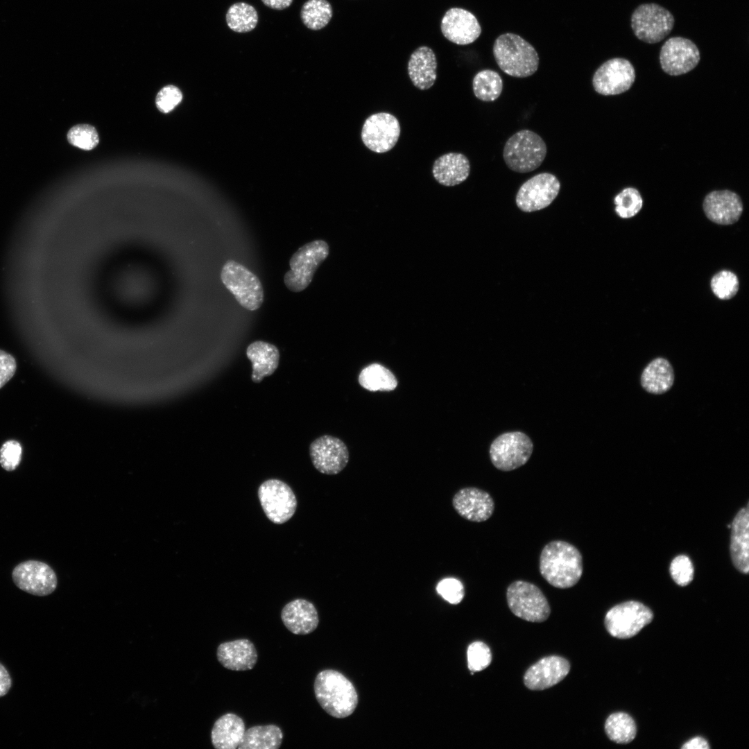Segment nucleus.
Wrapping results in <instances>:
<instances>
[{
  "mask_svg": "<svg viewBox=\"0 0 749 749\" xmlns=\"http://www.w3.org/2000/svg\"><path fill=\"white\" fill-rule=\"evenodd\" d=\"M452 506L461 517L473 522L488 520L494 510L492 496L475 487L463 488L457 491L453 496Z\"/></svg>",
  "mask_w": 749,
  "mask_h": 749,
  "instance_id": "nucleus-18",
  "label": "nucleus"
},
{
  "mask_svg": "<svg viewBox=\"0 0 749 749\" xmlns=\"http://www.w3.org/2000/svg\"><path fill=\"white\" fill-rule=\"evenodd\" d=\"M15 584L21 590L36 596L51 594L57 587L54 571L46 563L29 560L20 563L12 574Z\"/></svg>",
  "mask_w": 749,
  "mask_h": 749,
  "instance_id": "nucleus-17",
  "label": "nucleus"
},
{
  "mask_svg": "<svg viewBox=\"0 0 749 749\" xmlns=\"http://www.w3.org/2000/svg\"><path fill=\"white\" fill-rule=\"evenodd\" d=\"M467 666L470 671H480L487 668L492 661L489 647L482 642L472 643L467 648Z\"/></svg>",
  "mask_w": 749,
  "mask_h": 749,
  "instance_id": "nucleus-39",
  "label": "nucleus"
},
{
  "mask_svg": "<svg viewBox=\"0 0 749 749\" xmlns=\"http://www.w3.org/2000/svg\"><path fill=\"white\" fill-rule=\"evenodd\" d=\"M329 252V245L322 239L300 247L290 259V270L284 276L286 288L293 292L304 290L311 282L318 268L328 257Z\"/></svg>",
  "mask_w": 749,
  "mask_h": 749,
  "instance_id": "nucleus-5",
  "label": "nucleus"
},
{
  "mask_svg": "<svg viewBox=\"0 0 749 749\" xmlns=\"http://www.w3.org/2000/svg\"><path fill=\"white\" fill-rule=\"evenodd\" d=\"M16 369L17 363L12 355L0 350V388L13 377Z\"/></svg>",
  "mask_w": 749,
  "mask_h": 749,
  "instance_id": "nucleus-44",
  "label": "nucleus"
},
{
  "mask_svg": "<svg viewBox=\"0 0 749 749\" xmlns=\"http://www.w3.org/2000/svg\"><path fill=\"white\" fill-rule=\"evenodd\" d=\"M700 51L689 39L673 37L662 45L660 62L662 70L671 76H680L694 69L699 63Z\"/></svg>",
  "mask_w": 749,
  "mask_h": 749,
  "instance_id": "nucleus-16",
  "label": "nucleus"
},
{
  "mask_svg": "<svg viewBox=\"0 0 749 749\" xmlns=\"http://www.w3.org/2000/svg\"><path fill=\"white\" fill-rule=\"evenodd\" d=\"M359 384L370 391H391L396 388L398 381L394 374L379 363L364 368L359 376Z\"/></svg>",
  "mask_w": 749,
  "mask_h": 749,
  "instance_id": "nucleus-31",
  "label": "nucleus"
},
{
  "mask_svg": "<svg viewBox=\"0 0 749 749\" xmlns=\"http://www.w3.org/2000/svg\"><path fill=\"white\" fill-rule=\"evenodd\" d=\"M309 456L314 467L327 475H336L342 472L350 458L346 445L341 439L330 435L320 436L311 442Z\"/></svg>",
  "mask_w": 749,
  "mask_h": 749,
  "instance_id": "nucleus-15",
  "label": "nucleus"
},
{
  "mask_svg": "<svg viewBox=\"0 0 749 749\" xmlns=\"http://www.w3.org/2000/svg\"><path fill=\"white\" fill-rule=\"evenodd\" d=\"M314 693L321 707L330 716L343 718L351 715L358 704V695L352 683L335 670L318 673Z\"/></svg>",
  "mask_w": 749,
  "mask_h": 749,
  "instance_id": "nucleus-2",
  "label": "nucleus"
},
{
  "mask_svg": "<svg viewBox=\"0 0 749 749\" xmlns=\"http://www.w3.org/2000/svg\"><path fill=\"white\" fill-rule=\"evenodd\" d=\"M739 279L732 271L723 270L711 279L710 286L714 294L721 300L732 298L739 291Z\"/></svg>",
  "mask_w": 749,
  "mask_h": 749,
  "instance_id": "nucleus-37",
  "label": "nucleus"
},
{
  "mask_svg": "<svg viewBox=\"0 0 749 749\" xmlns=\"http://www.w3.org/2000/svg\"><path fill=\"white\" fill-rule=\"evenodd\" d=\"M440 28L445 38L458 45L474 42L481 33V27L476 17L471 12L461 8L449 9L442 18Z\"/></svg>",
  "mask_w": 749,
  "mask_h": 749,
  "instance_id": "nucleus-19",
  "label": "nucleus"
},
{
  "mask_svg": "<svg viewBox=\"0 0 749 749\" xmlns=\"http://www.w3.org/2000/svg\"><path fill=\"white\" fill-rule=\"evenodd\" d=\"M246 356L252 363L251 379L254 383H260L264 377L272 375L278 368L279 351L270 343L263 341L251 343L246 348Z\"/></svg>",
  "mask_w": 749,
  "mask_h": 749,
  "instance_id": "nucleus-27",
  "label": "nucleus"
},
{
  "mask_svg": "<svg viewBox=\"0 0 749 749\" xmlns=\"http://www.w3.org/2000/svg\"><path fill=\"white\" fill-rule=\"evenodd\" d=\"M669 570L673 580L680 586H686L693 580L694 567L685 555L676 556L672 560Z\"/></svg>",
  "mask_w": 749,
  "mask_h": 749,
  "instance_id": "nucleus-40",
  "label": "nucleus"
},
{
  "mask_svg": "<svg viewBox=\"0 0 749 749\" xmlns=\"http://www.w3.org/2000/svg\"><path fill=\"white\" fill-rule=\"evenodd\" d=\"M293 0H261L267 7L273 10H284L289 8Z\"/></svg>",
  "mask_w": 749,
  "mask_h": 749,
  "instance_id": "nucleus-47",
  "label": "nucleus"
},
{
  "mask_svg": "<svg viewBox=\"0 0 749 749\" xmlns=\"http://www.w3.org/2000/svg\"><path fill=\"white\" fill-rule=\"evenodd\" d=\"M674 23L670 11L654 3L638 6L631 16V28L635 35L648 44H655L664 39L671 32Z\"/></svg>",
  "mask_w": 749,
  "mask_h": 749,
  "instance_id": "nucleus-8",
  "label": "nucleus"
},
{
  "mask_svg": "<svg viewBox=\"0 0 749 749\" xmlns=\"http://www.w3.org/2000/svg\"><path fill=\"white\" fill-rule=\"evenodd\" d=\"M245 731V723L240 716L233 713L225 714L213 725L211 732L212 745L217 749L238 748Z\"/></svg>",
  "mask_w": 749,
  "mask_h": 749,
  "instance_id": "nucleus-29",
  "label": "nucleus"
},
{
  "mask_svg": "<svg viewBox=\"0 0 749 749\" xmlns=\"http://www.w3.org/2000/svg\"><path fill=\"white\" fill-rule=\"evenodd\" d=\"M258 497L267 518L274 524L286 522L295 513L296 497L291 487L279 479L264 481L259 487Z\"/></svg>",
  "mask_w": 749,
  "mask_h": 749,
  "instance_id": "nucleus-11",
  "label": "nucleus"
},
{
  "mask_svg": "<svg viewBox=\"0 0 749 749\" xmlns=\"http://www.w3.org/2000/svg\"><path fill=\"white\" fill-rule=\"evenodd\" d=\"M547 148L536 132L521 130L506 142L503 157L507 166L517 173H528L537 169L546 155Z\"/></svg>",
  "mask_w": 749,
  "mask_h": 749,
  "instance_id": "nucleus-4",
  "label": "nucleus"
},
{
  "mask_svg": "<svg viewBox=\"0 0 749 749\" xmlns=\"http://www.w3.org/2000/svg\"><path fill=\"white\" fill-rule=\"evenodd\" d=\"M401 128L396 117L388 112H377L365 121L361 132L363 144L377 153H384L396 145Z\"/></svg>",
  "mask_w": 749,
  "mask_h": 749,
  "instance_id": "nucleus-12",
  "label": "nucleus"
},
{
  "mask_svg": "<svg viewBox=\"0 0 749 749\" xmlns=\"http://www.w3.org/2000/svg\"><path fill=\"white\" fill-rule=\"evenodd\" d=\"M748 508L741 509L732 524L730 555L734 567L741 573L749 570Z\"/></svg>",
  "mask_w": 749,
  "mask_h": 749,
  "instance_id": "nucleus-26",
  "label": "nucleus"
},
{
  "mask_svg": "<svg viewBox=\"0 0 749 749\" xmlns=\"http://www.w3.org/2000/svg\"><path fill=\"white\" fill-rule=\"evenodd\" d=\"M635 80V70L632 63L623 58H614L604 62L596 70L592 85L601 95H617L628 91Z\"/></svg>",
  "mask_w": 749,
  "mask_h": 749,
  "instance_id": "nucleus-14",
  "label": "nucleus"
},
{
  "mask_svg": "<svg viewBox=\"0 0 749 749\" xmlns=\"http://www.w3.org/2000/svg\"><path fill=\"white\" fill-rule=\"evenodd\" d=\"M216 656L223 667L232 671L252 669L258 657L254 644L248 639L221 643L217 648Z\"/></svg>",
  "mask_w": 749,
  "mask_h": 749,
  "instance_id": "nucleus-23",
  "label": "nucleus"
},
{
  "mask_svg": "<svg viewBox=\"0 0 749 749\" xmlns=\"http://www.w3.org/2000/svg\"><path fill=\"white\" fill-rule=\"evenodd\" d=\"M11 678L4 666L0 663V697L5 696L11 687Z\"/></svg>",
  "mask_w": 749,
  "mask_h": 749,
  "instance_id": "nucleus-45",
  "label": "nucleus"
},
{
  "mask_svg": "<svg viewBox=\"0 0 749 749\" xmlns=\"http://www.w3.org/2000/svg\"><path fill=\"white\" fill-rule=\"evenodd\" d=\"M560 182L550 173H540L533 176L519 187L516 204L523 212H532L548 207L557 197Z\"/></svg>",
  "mask_w": 749,
  "mask_h": 749,
  "instance_id": "nucleus-13",
  "label": "nucleus"
},
{
  "mask_svg": "<svg viewBox=\"0 0 749 749\" xmlns=\"http://www.w3.org/2000/svg\"><path fill=\"white\" fill-rule=\"evenodd\" d=\"M182 94L177 87L169 85L157 93L155 103L158 110L168 113L173 110L182 101Z\"/></svg>",
  "mask_w": 749,
  "mask_h": 749,
  "instance_id": "nucleus-41",
  "label": "nucleus"
},
{
  "mask_svg": "<svg viewBox=\"0 0 749 749\" xmlns=\"http://www.w3.org/2000/svg\"><path fill=\"white\" fill-rule=\"evenodd\" d=\"M539 569L542 576L551 585L569 588L577 584L583 575V557L574 545L562 540H553L542 549Z\"/></svg>",
  "mask_w": 749,
  "mask_h": 749,
  "instance_id": "nucleus-1",
  "label": "nucleus"
},
{
  "mask_svg": "<svg viewBox=\"0 0 749 749\" xmlns=\"http://www.w3.org/2000/svg\"><path fill=\"white\" fill-rule=\"evenodd\" d=\"M470 173L468 158L460 153H448L438 157L433 164L435 180L445 187H454L467 180Z\"/></svg>",
  "mask_w": 749,
  "mask_h": 749,
  "instance_id": "nucleus-25",
  "label": "nucleus"
},
{
  "mask_svg": "<svg viewBox=\"0 0 749 749\" xmlns=\"http://www.w3.org/2000/svg\"><path fill=\"white\" fill-rule=\"evenodd\" d=\"M333 15L332 5L327 0H308L302 6L300 18L309 29L318 31L325 28Z\"/></svg>",
  "mask_w": 749,
  "mask_h": 749,
  "instance_id": "nucleus-34",
  "label": "nucleus"
},
{
  "mask_svg": "<svg viewBox=\"0 0 749 749\" xmlns=\"http://www.w3.org/2000/svg\"><path fill=\"white\" fill-rule=\"evenodd\" d=\"M492 51L499 67L510 76L528 77L538 69L539 56L536 50L517 34L500 35L494 42Z\"/></svg>",
  "mask_w": 749,
  "mask_h": 749,
  "instance_id": "nucleus-3",
  "label": "nucleus"
},
{
  "mask_svg": "<svg viewBox=\"0 0 749 749\" xmlns=\"http://www.w3.org/2000/svg\"><path fill=\"white\" fill-rule=\"evenodd\" d=\"M674 379V370L671 363L664 357H657L643 370L640 384L647 393L661 395L671 388Z\"/></svg>",
  "mask_w": 749,
  "mask_h": 749,
  "instance_id": "nucleus-28",
  "label": "nucleus"
},
{
  "mask_svg": "<svg viewBox=\"0 0 749 749\" xmlns=\"http://www.w3.org/2000/svg\"><path fill=\"white\" fill-rule=\"evenodd\" d=\"M225 19L227 26L236 33H248L257 25L259 16L256 9L246 2H236L228 8Z\"/></svg>",
  "mask_w": 749,
  "mask_h": 749,
  "instance_id": "nucleus-32",
  "label": "nucleus"
},
{
  "mask_svg": "<svg viewBox=\"0 0 749 749\" xmlns=\"http://www.w3.org/2000/svg\"><path fill=\"white\" fill-rule=\"evenodd\" d=\"M281 619L286 628L295 635L312 632L319 622L314 605L304 599H296L286 604L282 610Z\"/></svg>",
  "mask_w": 749,
  "mask_h": 749,
  "instance_id": "nucleus-22",
  "label": "nucleus"
},
{
  "mask_svg": "<svg viewBox=\"0 0 749 749\" xmlns=\"http://www.w3.org/2000/svg\"><path fill=\"white\" fill-rule=\"evenodd\" d=\"M615 212L622 218H629L639 213L643 206L639 191L634 187H627L614 198Z\"/></svg>",
  "mask_w": 749,
  "mask_h": 749,
  "instance_id": "nucleus-36",
  "label": "nucleus"
},
{
  "mask_svg": "<svg viewBox=\"0 0 749 749\" xmlns=\"http://www.w3.org/2000/svg\"><path fill=\"white\" fill-rule=\"evenodd\" d=\"M283 739V732L277 725L270 724L252 726L245 731L239 749H277Z\"/></svg>",
  "mask_w": 749,
  "mask_h": 749,
  "instance_id": "nucleus-30",
  "label": "nucleus"
},
{
  "mask_svg": "<svg viewBox=\"0 0 749 749\" xmlns=\"http://www.w3.org/2000/svg\"><path fill=\"white\" fill-rule=\"evenodd\" d=\"M67 138L71 145L86 150L93 149L99 141L96 128L89 124L73 126L68 131Z\"/></svg>",
  "mask_w": 749,
  "mask_h": 749,
  "instance_id": "nucleus-38",
  "label": "nucleus"
},
{
  "mask_svg": "<svg viewBox=\"0 0 749 749\" xmlns=\"http://www.w3.org/2000/svg\"><path fill=\"white\" fill-rule=\"evenodd\" d=\"M569 670L570 664L566 659L556 655L545 657L526 671L524 682L531 690H544L562 681Z\"/></svg>",
  "mask_w": 749,
  "mask_h": 749,
  "instance_id": "nucleus-20",
  "label": "nucleus"
},
{
  "mask_svg": "<svg viewBox=\"0 0 749 749\" xmlns=\"http://www.w3.org/2000/svg\"><path fill=\"white\" fill-rule=\"evenodd\" d=\"M437 59L433 51L421 46L411 55L407 71L413 85L420 90L430 89L437 78Z\"/></svg>",
  "mask_w": 749,
  "mask_h": 749,
  "instance_id": "nucleus-24",
  "label": "nucleus"
},
{
  "mask_svg": "<svg viewBox=\"0 0 749 749\" xmlns=\"http://www.w3.org/2000/svg\"><path fill=\"white\" fill-rule=\"evenodd\" d=\"M22 449L16 440H8L0 449V464L7 471H12L21 459Z\"/></svg>",
  "mask_w": 749,
  "mask_h": 749,
  "instance_id": "nucleus-42",
  "label": "nucleus"
},
{
  "mask_svg": "<svg viewBox=\"0 0 749 749\" xmlns=\"http://www.w3.org/2000/svg\"><path fill=\"white\" fill-rule=\"evenodd\" d=\"M509 609L517 617L531 622H542L551 613L549 602L542 590L535 584L515 580L506 590Z\"/></svg>",
  "mask_w": 749,
  "mask_h": 749,
  "instance_id": "nucleus-7",
  "label": "nucleus"
},
{
  "mask_svg": "<svg viewBox=\"0 0 749 749\" xmlns=\"http://www.w3.org/2000/svg\"><path fill=\"white\" fill-rule=\"evenodd\" d=\"M652 611L638 601H630L612 607L606 613L605 626L608 632L619 639L637 635L653 619Z\"/></svg>",
  "mask_w": 749,
  "mask_h": 749,
  "instance_id": "nucleus-10",
  "label": "nucleus"
},
{
  "mask_svg": "<svg viewBox=\"0 0 749 749\" xmlns=\"http://www.w3.org/2000/svg\"><path fill=\"white\" fill-rule=\"evenodd\" d=\"M682 749H708V742L703 737H696L686 742L682 747Z\"/></svg>",
  "mask_w": 749,
  "mask_h": 749,
  "instance_id": "nucleus-46",
  "label": "nucleus"
},
{
  "mask_svg": "<svg viewBox=\"0 0 749 749\" xmlns=\"http://www.w3.org/2000/svg\"><path fill=\"white\" fill-rule=\"evenodd\" d=\"M474 96L485 102L497 99L503 89V80L500 75L492 69H483L476 74L472 80Z\"/></svg>",
  "mask_w": 749,
  "mask_h": 749,
  "instance_id": "nucleus-33",
  "label": "nucleus"
},
{
  "mask_svg": "<svg viewBox=\"0 0 749 749\" xmlns=\"http://www.w3.org/2000/svg\"><path fill=\"white\" fill-rule=\"evenodd\" d=\"M221 279L242 307L249 311L261 307L264 299L263 286L258 277L246 266L227 260L221 268Z\"/></svg>",
  "mask_w": 749,
  "mask_h": 749,
  "instance_id": "nucleus-6",
  "label": "nucleus"
},
{
  "mask_svg": "<svg viewBox=\"0 0 749 749\" xmlns=\"http://www.w3.org/2000/svg\"><path fill=\"white\" fill-rule=\"evenodd\" d=\"M437 592L447 601L458 604L463 599L465 589L460 581L455 578H445L437 585Z\"/></svg>",
  "mask_w": 749,
  "mask_h": 749,
  "instance_id": "nucleus-43",
  "label": "nucleus"
},
{
  "mask_svg": "<svg viewBox=\"0 0 749 749\" xmlns=\"http://www.w3.org/2000/svg\"><path fill=\"white\" fill-rule=\"evenodd\" d=\"M703 208L709 220L723 225L736 223L743 209L740 196L727 189L709 193L704 198Z\"/></svg>",
  "mask_w": 749,
  "mask_h": 749,
  "instance_id": "nucleus-21",
  "label": "nucleus"
},
{
  "mask_svg": "<svg viewBox=\"0 0 749 749\" xmlns=\"http://www.w3.org/2000/svg\"><path fill=\"white\" fill-rule=\"evenodd\" d=\"M605 731L611 741L617 743H628L635 739L637 728L634 720L629 714L616 712L610 714L606 719Z\"/></svg>",
  "mask_w": 749,
  "mask_h": 749,
  "instance_id": "nucleus-35",
  "label": "nucleus"
},
{
  "mask_svg": "<svg viewBox=\"0 0 749 749\" xmlns=\"http://www.w3.org/2000/svg\"><path fill=\"white\" fill-rule=\"evenodd\" d=\"M533 449L531 438L521 431L499 435L490 447V458L498 470L508 472L524 465L529 460Z\"/></svg>",
  "mask_w": 749,
  "mask_h": 749,
  "instance_id": "nucleus-9",
  "label": "nucleus"
}]
</instances>
